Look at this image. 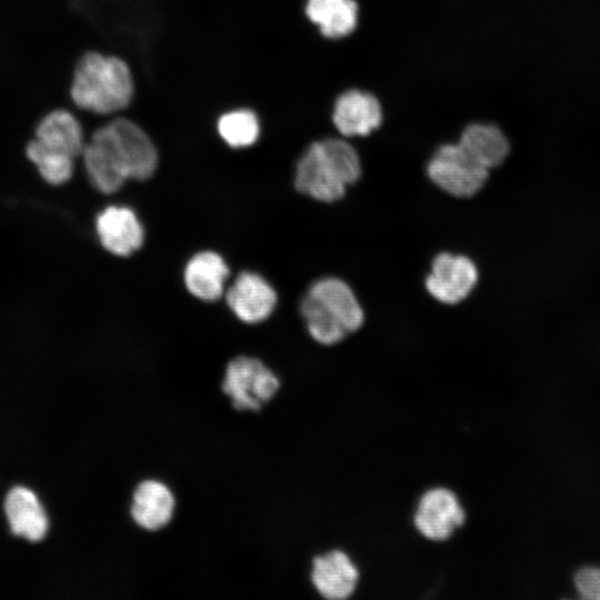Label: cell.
<instances>
[{
    "label": "cell",
    "mask_w": 600,
    "mask_h": 600,
    "mask_svg": "<svg viewBox=\"0 0 600 600\" xmlns=\"http://www.w3.org/2000/svg\"><path fill=\"white\" fill-rule=\"evenodd\" d=\"M360 569L343 549L332 548L316 554L310 564V582L327 600H346L354 594L360 582Z\"/></svg>",
    "instance_id": "obj_8"
},
{
    "label": "cell",
    "mask_w": 600,
    "mask_h": 600,
    "mask_svg": "<svg viewBox=\"0 0 600 600\" xmlns=\"http://www.w3.org/2000/svg\"><path fill=\"white\" fill-rule=\"evenodd\" d=\"M96 131L109 144L129 179L143 181L154 174L158 151L138 123L127 118H116Z\"/></svg>",
    "instance_id": "obj_5"
},
{
    "label": "cell",
    "mask_w": 600,
    "mask_h": 600,
    "mask_svg": "<svg viewBox=\"0 0 600 600\" xmlns=\"http://www.w3.org/2000/svg\"><path fill=\"white\" fill-rule=\"evenodd\" d=\"M274 288L259 273L243 271L226 291V302L233 314L249 324L267 320L276 309Z\"/></svg>",
    "instance_id": "obj_10"
},
{
    "label": "cell",
    "mask_w": 600,
    "mask_h": 600,
    "mask_svg": "<svg viewBox=\"0 0 600 600\" xmlns=\"http://www.w3.org/2000/svg\"><path fill=\"white\" fill-rule=\"evenodd\" d=\"M4 510L10 529L16 536L37 542L47 534L48 517L38 497L30 489L12 488L6 497Z\"/></svg>",
    "instance_id": "obj_15"
},
{
    "label": "cell",
    "mask_w": 600,
    "mask_h": 600,
    "mask_svg": "<svg viewBox=\"0 0 600 600\" xmlns=\"http://www.w3.org/2000/svg\"><path fill=\"white\" fill-rule=\"evenodd\" d=\"M26 156L36 166L40 176L50 184H62L69 181L73 174V157L50 149L34 138L27 143Z\"/></svg>",
    "instance_id": "obj_20"
},
{
    "label": "cell",
    "mask_w": 600,
    "mask_h": 600,
    "mask_svg": "<svg viewBox=\"0 0 600 600\" xmlns=\"http://www.w3.org/2000/svg\"><path fill=\"white\" fill-rule=\"evenodd\" d=\"M220 138L231 148L253 146L260 137V121L250 109H236L220 116L217 123Z\"/></svg>",
    "instance_id": "obj_21"
},
{
    "label": "cell",
    "mask_w": 600,
    "mask_h": 600,
    "mask_svg": "<svg viewBox=\"0 0 600 600\" xmlns=\"http://www.w3.org/2000/svg\"><path fill=\"white\" fill-rule=\"evenodd\" d=\"M360 174L356 149L342 139L328 138L312 142L300 156L293 183L297 191L313 200L334 202Z\"/></svg>",
    "instance_id": "obj_2"
},
{
    "label": "cell",
    "mask_w": 600,
    "mask_h": 600,
    "mask_svg": "<svg viewBox=\"0 0 600 600\" xmlns=\"http://www.w3.org/2000/svg\"><path fill=\"white\" fill-rule=\"evenodd\" d=\"M134 82L127 62L119 57L87 51L73 68L69 96L79 109L106 116L126 109Z\"/></svg>",
    "instance_id": "obj_1"
},
{
    "label": "cell",
    "mask_w": 600,
    "mask_h": 600,
    "mask_svg": "<svg viewBox=\"0 0 600 600\" xmlns=\"http://www.w3.org/2000/svg\"><path fill=\"white\" fill-rule=\"evenodd\" d=\"M306 14L323 37L338 39L356 29L358 3L354 0H308Z\"/></svg>",
    "instance_id": "obj_19"
},
{
    "label": "cell",
    "mask_w": 600,
    "mask_h": 600,
    "mask_svg": "<svg viewBox=\"0 0 600 600\" xmlns=\"http://www.w3.org/2000/svg\"><path fill=\"white\" fill-rule=\"evenodd\" d=\"M309 336L322 346H334L359 330L364 312L353 290L343 280H316L300 302Z\"/></svg>",
    "instance_id": "obj_3"
},
{
    "label": "cell",
    "mask_w": 600,
    "mask_h": 600,
    "mask_svg": "<svg viewBox=\"0 0 600 600\" xmlns=\"http://www.w3.org/2000/svg\"><path fill=\"white\" fill-rule=\"evenodd\" d=\"M173 508L171 491L161 482L148 480L134 491L131 514L140 527L157 530L169 522Z\"/></svg>",
    "instance_id": "obj_17"
},
{
    "label": "cell",
    "mask_w": 600,
    "mask_h": 600,
    "mask_svg": "<svg viewBox=\"0 0 600 600\" xmlns=\"http://www.w3.org/2000/svg\"><path fill=\"white\" fill-rule=\"evenodd\" d=\"M461 148L488 170L501 164L509 153V142L493 124L472 123L461 133Z\"/></svg>",
    "instance_id": "obj_18"
},
{
    "label": "cell",
    "mask_w": 600,
    "mask_h": 600,
    "mask_svg": "<svg viewBox=\"0 0 600 600\" xmlns=\"http://www.w3.org/2000/svg\"><path fill=\"white\" fill-rule=\"evenodd\" d=\"M574 586L583 599L600 600V568H581L574 574Z\"/></svg>",
    "instance_id": "obj_22"
},
{
    "label": "cell",
    "mask_w": 600,
    "mask_h": 600,
    "mask_svg": "<svg viewBox=\"0 0 600 600\" xmlns=\"http://www.w3.org/2000/svg\"><path fill=\"white\" fill-rule=\"evenodd\" d=\"M427 174L442 191L468 198L482 189L489 170L476 162L457 142L436 150L427 164Z\"/></svg>",
    "instance_id": "obj_6"
},
{
    "label": "cell",
    "mask_w": 600,
    "mask_h": 600,
    "mask_svg": "<svg viewBox=\"0 0 600 600\" xmlns=\"http://www.w3.org/2000/svg\"><path fill=\"white\" fill-rule=\"evenodd\" d=\"M466 520V509L458 493L440 484L426 489L419 496L412 513L416 531L434 543L451 539Z\"/></svg>",
    "instance_id": "obj_4"
},
{
    "label": "cell",
    "mask_w": 600,
    "mask_h": 600,
    "mask_svg": "<svg viewBox=\"0 0 600 600\" xmlns=\"http://www.w3.org/2000/svg\"><path fill=\"white\" fill-rule=\"evenodd\" d=\"M230 270L217 252L206 250L193 254L183 269V282L194 298L212 302L220 299Z\"/></svg>",
    "instance_id": "obj_13"
},
{
    "label": "cell",
    "mask_w": 600,
    "mask_h": 600,
    "mask_svg": "<svg viewBox=\"0 0 600 600\" xmlns=\"http://www.w3.org/2000/svg\"><path fill=\"white\" fill-rule=\"evenodd\" d=\"M33 133V138L41 144L73 158L82 154L87 142L80 121L64 108H56L42 114Z\"/></svg>",
    "instance_id": "obj_14"
},
{
    "label": "cell",
    "mask_w": 600,
    "mask_h": 600,
    "mask_svg": "<svg viewBox=\"0 0 600 600\" xmlns=\"http://www.w3.org/2000/svg\"><path fill=\"white\" fill-rule=\"evenodd\" d=\"M332 121L344 137L368 136L381 124L382 109L371 93L348 90L336 100Z\"/></svg>",
    "instance_id": "obj_12"
},
{
    "label": "cell",
    "mask_w": 600,
    "mask_h": 600,
    "mask_svg": "<svg viewBox=\"0 0 600 600\" xmlns=\"http://www.w3.org/2000/svg\"><path fill=\"white\" fill-rule=\"evenodd\" d=\"M101 246L111 254L129 257L144 242V230L136 212L126 206H108L96 219Z\"/></svg>",
    "instance_id": "obj_11"
},
{
    "label": "cell",
    "mask_w": 600,
    "mask_h": 600,
    "mask_svg": "<svg viewBox=\"0 0 600 600\" xmlns=\"http://www.w3.org/2000/svg\"><path fill=\"white\" fill-rule=\"evenodd\" d=\"M280 388V380L261 360L241 356L227 367L223 391L239 410H259Z\"/></svg>",
    "instance_id": "obj_7"
},
{
    "label": "cell",
    "mask_w": 600,
    "mask_h": 600,
    "mask_svg": "<svg viewBox=\"0 0 600 600\" xmlns=\"http://www.w3.org/2000/svg\"><path fill=\"white\" fill-rule=\"evenodd\" d=\"M478 270L471 259L463 254L441 252L431 263L426 278L427 291L444 304H457L464 300L476 287Z\"/></svg>",
    "instance_id": "obj_9"
},
{
    "label": "cell",
    "mask_w": 600,
    "mask_h": 600,
    "mask_svg": "<svg viewBox=\"0 0 600 600\" xmlns=\"http://www.w3.org/2000/svg\"><path fill=\"white\" fill-rule=\"evenodd\" d=\"M84 169L91 184L104 194L121 189L129 177L108 146L94 131L82 151Z\"/></svg>",
    "instance_id": "obj_16"
}]
</instances>
